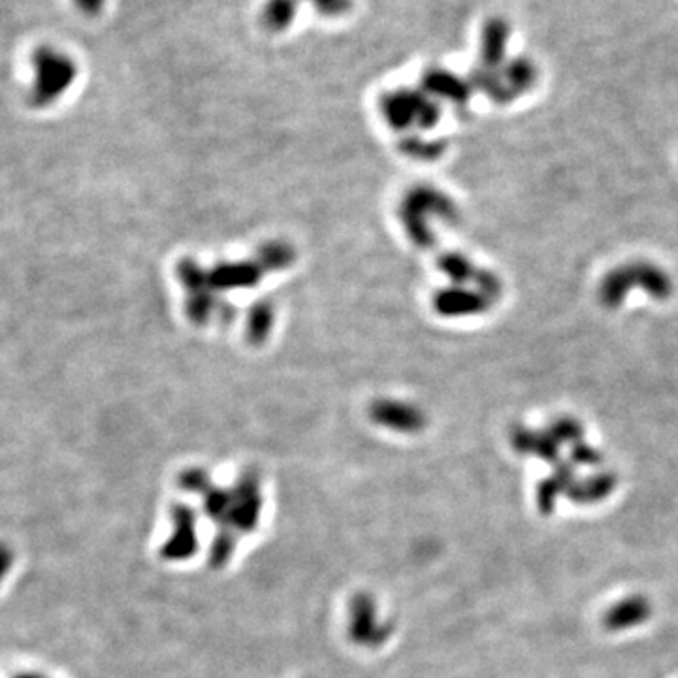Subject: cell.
<instances>
[{
	"label": "cell",
	"instance_id": "cell-5",
	"mask_svg": "<svg viewBox=\"0 0 678 678\" xmlns=\"http://www.w3.org/2000/svg\"><path fill=\"white\" fill-rule=\"evenodd\" d=\"M75 3L87 14H96L104 6V0H75Z\"/></svg>",
	"mask_w": 678,
	"mask_h": 678
},
{
	"label": "cell",
	"instance_id": "cell-1",
	"mask_svg": "<svg viewBox=\"0 0 678 678\" xmlns=\"http://www.w3.org/2000/svg\"><path fill=\"white\" fill-rule=\"evenodd\" d=\"M75 80V64L70 57L52 49H44L34 59V82L31 103L36 108H47L59 100Z\"/></svg>",
	"mask_w": 678,
	"mask_h": 678
},
{
	"label": "cell",
	"instance_id": "cell-6",
	"mask_svg": "<svg viewBox=\"0 0 678 678\" xmlns=\"http://www.w3.org/2000/svg\"><path fill=\"white\" fill-rule=\"evenodd\" d=\"M12 678H54V676L44 674V673H38V671H21V673L14 674Z\"/></svg>",
	"mask_w": 678,
	"mask_h": 678
},
{
	"label": "cell",
	"instance_id": "cell-4",
	"mask_svg": "<svg viewBox=\"0 0 678 678\" xmlns=\"http://www.w3.org/2000/svg\"><path fill=\"white\" fill-rule=\"evenodd\" d=\"M17 564V555L12 543L0 539V588L5 586V583L10 579V575L14 573Z\"/></svg>",
	"mask_w": 678,
	"mask_h": 678
},
{
	"label": "cell",
	"instance_id": "cell-3",
	"mask_svg": "<svg viewBox=\"0 0 678 678\" xmlns=\"http://www.w3.org/2000/svg\"><path fill=\"white\" fill-rule=\"evenodd\" d=\"M306 3H310L319 14L326 17H341L353 6V0H306Z\"/></svg>",
	"mask_w": 678,
	"mask_h": 678
},
{
	"label": "cell",
	"instance_id": "cell-2",
	"mask_svg": "<svg viewBox=\"0 0 678 678\" xmlns=\"http://www.w3.org/2000/svg\"><path fill=\"white\" fill-rule=\"evenodd\" d=\"M301 0H266L260 10V21L270 33L289 31L300 12Z\"/></svg>",
	"mask_w": 678,
	"mask_h": 678
}]
</instances>
